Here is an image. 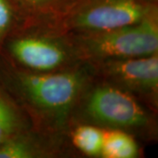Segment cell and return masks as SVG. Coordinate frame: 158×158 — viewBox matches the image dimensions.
<instances>
[{
    "mask_svg": "<svg viewBox=\"0 0 158 158\" xmlns=\"http://www.w3.org/2000/svg\"><path fill=\"white\" fill-rule=\"evenodd\" d=\"M0 53L19 68L38 73L68 70L83 63L67 35L52 30H15L5 40Z\"/></svg>",
    "mask_w": 158,
    "mask_h": 158,
    "instance_id": "277c9868",
    "label": "cell"
},
{
    "mask_svg": "<svg viewBox=\"0 0 158 158\" xmlns=\"http://www.w3.org/2000/svg\"><path fill=\"white\" fill-rule=\"evenodd\" d=\"M68 136L79 155L88 157H101L103 128L90 124H75L70 127Z\"/></svg>",
    "mask_w": 158,
    "mask_h": 158,
    "instance_id": "8fae6325",
    "label": "cell"
},
{
    "mask_svg": "<svg viewBox=\"0 0 158 158\" xmlns=\"http://www.w3.org/2000/svg\"><path fill=\"white\" fill-rule=\"evenodd\" d=\"M17 27V17L10 0H0V49L7 37Z\"/></svg>",
    "mask_w": 158,
    "mask_h": 158,
    "instance_id": "7c38bea8",
    "label": "cell"
},
{
    "mask_svg": "<svg viewBox=\"0 0 158 158\" xmlns=\"http://www.w3.org/2000/svg\"><path fill=\"white\" fill-rule=\"evenodd\" d=\"M140 141L135 136L118 129H103V146L100 158L141 157Z\"/></svg>",
    "mask_w": 158,
    "mask_h": 158,
    "instance_id": "30bf717a",
    "label": "cell"
},
{
    "mask_svg": "<svg viewBox=\"0 0 158 158\" xmlns=\"http://www.w3.org/2000/svg\"><path fill=\"white\" fill-rule=\"evenodd\" d=\"M68 135L54 134L31 127L0 146V158L77 157Z\"/></svg>",
    "mask_w": 158,
    "mask_h": 158,
    "instance_id": "52a82bcc",
    "label": "cell"
},
{
    "mask_svg": "<svg viewBox=\"0 0 158 158\" xmlns=\"http://www.w3.org/2000/svg\"><path fill=\"white\" fill-rule=\"evenodd\" d=\"M80 0H10L18 29L55 30Z\"/></svg>",
    "mask_w": 158,
    "mask_h": 158,
    "instance_id": "ba28073f",
    "label": "cell"
},
{
    "mask_svg": "<svg viewBox=\"0 0 158 158\" xmlns=\"http://www.w3.org/2000/svg\"><path fill=\"white\" fill-rule=\"evenodd\" d=\"M31 127L27 115L0 87V146Z\"/></svg>",
    "mask_w": 158,
    "mask_h": 158,
    "instance_id": "9c48e42d",
    "label": "cell"
},
{
    "mask_svg": "<svg viewBox=\"0 0 158 158\" xmlns=\"http://www.w3.org/2000/svg\"><path fill=\"white\" fill-rule=\"evenodd\" d=\"M79 123L122 130L146 143L158 139L157 113L127 92L95 77L72 113L70 127Z\"/></svg>",
    "mask_w": 158,
    "mask_h": 158,
    "instance_id": "7a4b0ae2",
    "label": "cell"
},
{
    "mask_svg": "<svg viewBox=\"0 0 158 158\" xmlns=\"http://www.w3.org/2000/svg\"><path fill=\"white\" fill-rule=\"evenodd\" d=\"M90 64L97 79L127 92L158 113V54Z\"/></svg>",
    "mask_w": 158,
    "mask_h": 158,
    "instance_id": "8992f818",
    "label": "cell"
},
{
    "mask_svg": "<svg viewBox=\"0 0 158 158\" xmlns=\"http://www.w3.org/2000/svg\"><path fill=\"white\" fill-rule=\"evenodd\" d=\"M93 79L87 62L68 70L38 73L19 68L0 53V87L40 131L68 135L75 106Z\"/></svg>",
    "mask_w": 158,
    "mask_h": 158,
    "instance_id": "6da1fadb",
    "label": "cell"
},
{
    "mask_svg": "<svg viewBox=\"0 0 158 158\" xmlns=\"http://www.w3.org/2000/svg\"><path fill=\"white\" fill-rule=\"evenodd\" d=\"M65 34L82 62L95 63L158 54V17L106 31Z\"/></svg>",
    "mask_w": 158,
    "mask_h": 158,
    "instance_id": "3957f363",
    "label": "cell"
},
{
    "mask_svg": "<svg viewBox=\"0 0 158 158\" xmlns=\"http://www.w3.org/2000/svg\"><path fill=\"white\" fill-rule=\"evenodd\" d=\"M158 17V3L150 0H80L56 31L79 34L106 31Z\"/></svg>",
    "mask_w": 158,
    "mask_h": 158,
    "instance_id": "5b68a950",
    "label": "cell"
}]
</instances>
